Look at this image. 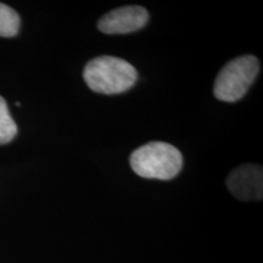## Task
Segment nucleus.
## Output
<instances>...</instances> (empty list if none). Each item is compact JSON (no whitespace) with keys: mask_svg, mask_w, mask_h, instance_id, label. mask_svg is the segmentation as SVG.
Here are the masks:
<instances>
[{"mask_svg":"<svg viewBox=\"0 0 263 263\" xmlns=\"http://www.w3.org/2000/svg\"><path fill=\"white\" fill-rule=\"evenodd\" d=\"M83 78L95 93L121 94L129 90L138 80L134 66L115 57H99L85 65Z\"/></svg>","mask_w":263,"mask_h":263,"instance_id":"f257e3e1","label":"nucleus"},{"mask_svg":"<svg viewBox=\"0 0 263 263\" xmlns=\"http://www.w3.org/2000/svg\"><path fill=\"white\" fill-rule=\"evenodd\" d=\"M129 163L134 173L143 178L171 180L182 171L183 156L168 143L151 141L132 153Z\"/></svg>","mask_w":263,"mask_h":263,"instance_id":"f03ea898","label":"nucleus"},{"mask_svg":"<svg viewBox=\"0 0 263 263\" xmlns=\"http://www.w3.org/2000/svg\"><path fill=\"white\" fill-rule=\"evenodd\" d=\"M259 72V62L252 55H244L228 62L215 81L213 94L224 103H235L248 93Z\"/></svg>","mask_w":263,"mask_h":263,"instance_id":"7ed1b4c3","label":"nucleus"},{"mask_svg":"<svg viewBox=\"0 0 263 263\" xmlns=\"http://www.w3.org/2000/svg\"><path fill=\"white\" fill-rule=\"evenodd\" d=\"M227 186L241 201H259L263 196V170L258 164H242L227 178Z\"/></svg>","mask_w":263,"mask_h":263,"instance_id":"20e7f679","label":"nucleus"},{"mask_svg":"<svg viewBox=\"0 0 263 263\" xmlns=\"http://www.w3.org/2000/svg\"><path fill=\"white\" fill-rule=\"evenodd\" d=\"M149 21L146 9L137 5L123 6L107 12L99 20L98 28L105 34H127L145 27Z\"/></svg>","mask_w":263,"mask_h":263,"instance_id":"39448f33","label":"nucleus"},{"mask_svg":"<svg viewBox=\"0 0 263 263\" xmlns=\"http://www.w3.org/2000/svg\"><path fill=\"white\" fill-rule=\"evenodd\" d=\"M21 20L17 12L10 6L0 3V37H15L20 31Z\"/></svg>","mask_w":263,"mask_h":263,"instance_id":"423d86ee","label":"nucleus"},{"mask_svg":"<svg viewBox=\"0 0 263 263\" xmlns=\"http://www.w3.org/2000/svg\"><path fill=\"white\" fill-rule=\"evenodd\" d=\"M16 134H17V126L10 115L5 99L0 97V145L12 141Z\"/></svg>","mask_w":263,"mask_h":263,"instance_id":"0eeeda50","label":"nucleus"}]
</instances>
